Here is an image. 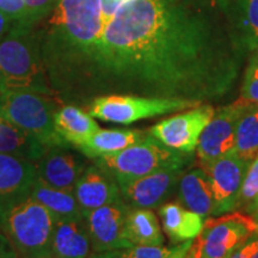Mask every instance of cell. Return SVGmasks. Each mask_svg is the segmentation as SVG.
<instances>
[{
	"mask_svg": "<svg viewBox=\"0 0 258 258\" xmlns=\"http://www.w3.org/2000/svg\"><path fill=\"white\" fill-rule=\"evenodd\" d=\"M191 245L192 240L183 241L171 247L163 245H135L122 250L121 258H186Z\"/></svg>",
	"mask_w": 258,
	"mask_h": 258,
	"instance_id": "cell-26",
	"label": "cell"
},
{
	"mask_svg": "<svg viewBox=\"0 0 258 258\" xmlns=\"http://www.w3.org/2000/svg\"><path fill=\"white\" fill-rule=\"evenodd\" d=\"M241 98L252 104H258V56L251 60L245 72Z\"/></svg>",
	"mask_w": 258,
	"mask_h": 258,
	"instance_id": "cell-29",
	"label": "cell"
},
{
	"mask_svg": "<svg viewBox=\"0 0 258 258\" xmlns=\"http://www.w3.org/2000/svg\"><path fill=\"white\" fill-rule=\"evenodd\" d=\"M159 214L164 231L173 243L192 240L201 233L205 225V218L176 203L164 205L159 209Z\"/></svg>",
	"mask_w": 258,
	"mask_h": 258,
	"instance_id": "cell-21",
	"label": "cell"
},
{
	"mask_svg": "<svg viewBox=\"0 0 258 258\" xmlns=\"http://www.w3.org/2000/svg\"><path fill=\"white\" fill-rule=\"evenodd\" d=\"M54 226L55 218L31 195L0 208V231L19 258L50 252Z\"/></svg>",
	"mask_w": 258,
	"mask_h": 258,
	"instance_id": "cell-4",
	"label": "cell"
},
{
	"mask_svg": "<svg viewBox=\"0 0 258 258\" xmlns=\"http://www.w3.org/2000/svg\"><path fill=\"white\" fill-rule=\"evenodd\" d=\"M36 179V163L0 153V208L30 196Z\"/></svg>",
	"mask_w": 258,
	"mask_h": 258,
	"instance_id": "cell-16",
	"label": "cell"
},
{
	"mask_svg": "<svg viewBox=\"0 0 258 258\" xmlns=\"http://www.w3.org/2000/svg\"><path fill=\"white\" fill-rule=\"evenodd\" d=\"M57 0H24L27 6L28 21L38 24L55 8Z\"/></svg>",
	"mask_w": 258,
	"mask_h": 258,
	"instance_id": "cell-30",
	"label": "cell"
},
{
	"mask_svg": "<svg viewBox=\"0 0 258 258\" xmlns=\"http://www.w3.org/2000/svg\"><path fill=\"white\" fill-rule=\"evenodd\" d=\"M251 217L254 219V221H256L257 225H258V201H257L256 205H254L252 212H251Z\"/></svg>",
	"mask_w": 258,
	"mask_h": 258,
	"instance_id": "cell-38",
	"label": "cell"
},
{
	"mask_svg": "<svg viewBox=\"0 0 258 258\" xmlns=\"http://www.w3.org/2000/svg\"><path fill=\"white\" fill-rule=\"evenodd\" d=\"M12 24H14V21L10 17H8L5 14L0 12V42H2L3 38L5 37V35L8 34L10 29H11Z\"/></svg>",
	"mask_w": 258,
	"mask_h": 258,
	"instance_id": "cell-35",
	"label": "cell"
},
{
	"mask_svg": "<svg viewBox=\"0 0 258 258\" xmlns=\"http://www.w3.org/2000/svg\"><path fill=\"white\" fill-rule=\"evenodd\" d=\"M32 258H55L51 254V252H46V253H42V254H38L36 257H32Z\"/></svg>",
	"mask_w": 258,
	"mask_h": 258,
	"instance_id": "cell-39",
	"label": "cell"
},
{
	"mask_svg": "<svg viewBox=\"0 0 258 258\" xmlns=\"http://www.w3.org/2000/svg\"><path fill=\"white\" fill-rule=\"evenodd\" d=\"M30 195L51 213L55 220L83 218L73 191L56 189L36 179Z\"/></svg>",
	"mask_w": 258,
	"mask_h": 258,
	"instance_id": "cell-23",
	"label": "cell"
},
{
	"mask_svg": "<svg viewBox=\"0 0 258 258\" xmlns=\"http://www.w3.org/2000/svg\"><path fill=\"white\" fill-rule=\"evenodd\" d=\"M257 232L254 219L243 213L207 219L186 258H230Z\"/></svg>",
	"mask_w": 258,
	"mask_h": 258,
	"instance_id": "cell-8",
	"label": "cell"
},
{
	"mask_svg": "<svg viewBox=\"0 0 258 258\" xmlns=\"http://www.w3.org/2000/svg\"><path fill=\"white\" fill-rule=\"evenodd\" d=\"M46 150L47 147L34 135L5 117H0V153L36 163Z\"/></svg>",
	"mask_w": 258,
	"mask_h": 258,
	"instance_id": "cell-20",
	"label": "cell"
},
{
	"mask_svg": "<svg viewBox=\"0 0 258 258\" xmlns=\"http://www.w3.org/2000/svg\"><path fill=\"white\" fill-rule=\"evenodd\" d=\"M211 104H201L158 122L148 131L164 146L180 152L192 153L198 147L203 129L214 115Z\"/></svg>",
	"mask_w": 258,
	"mask_h": 258,
	"instance_id": "cell-10",
	"label": "cell"
},
{
	"mask_svg": "<svg viewBox=\"0 0 258 258\" xmlns=\"http://www.w3.org/2000/svg\"><path fill=\"white\" fill-rule=\"evenodd\" d=\"M235 153L252 161L258 154V104H250L241 116L235 135Z\"/></svg>",
	"mask_w": 258,
	"mask_h": 258,
	"instance_id": "cell-25",
	"label": "cell"
},
{
	"mask_svg": "<svg viewBox=\"0 0 258 258\" xmlns=\"http://www.w3.org/2000/svg\"><path fill=\"white\" fill-rule=\"evenodd\" d=\"M88 166L86 157L74 147L51 146L36 161L37 179L53 188L73 191Z\"/></svg>",
	"mask_w": 258,
	"mask_h": 258,
	"instance_id": "cell-14",
	"label": "cell"
},
{
	"mask_svg": "<svg viewBox=\"0 0 258 258\" xmlns=\"http://www.w3.org/2000/svg\"><path fill=\"white\" fill-rule=\"evenodd\" d=\"M192 153L180 152L164 146L152 135L141 143L108 156L96 158L93 163L110 172L117 182L143 177L173 164L191 163Z\"/></svg>",
	"mask_w": 258,
	"mask_h": 258,
	"instance_id": "cell-6",
	"label": "cell"
},
{
	"mask_svg": "<svg viewBox=\"0 0 258 258\" xmlns=\"http://www.w3.org/2000/svg\"><path fill=\"white\" fill-rule=\"evenodd\" d=\"M244 24L241 41L250 49L258 48V0H241Z\"/></svg>",
	"mask_w": 258,
	"mask_h": 258,
	"instance_id": "cell-27",
	"label": "cell"
},
{
	"mask_svg": "<svg viewBox=\"0 0 258 258\" xmlns=\"http://www.w3.org/2000/svg\"><path fill=\"white\" fill-rule=\"evenodd\" d=\"M258 201V154L251 161L245 173L238 207L251 213Z\"/></svg>",
	"mask_w": 258,
	"mask_h": 258,
	"instance_id": "cell-28",
	"label": "cell"
},
{
	"mask_svg": "<svg viewBox=\"0 0 258 258\" xmlns=\"http://www.w3.org/2000/svg\"><path fill=\"white\" fill-rule=\"evenodd\" d=\"M203 103L185 99L152 98L137 95L110 93L93 98L89 103V114L105 122L131 124L154 116L172 114L200 106Z\"/></svg>",
	"mask_w": 258,
	"mask_h": 258,
	"instance_id": "cell-7",
	"label": "cell"
},
{
	"mask_svg": "<svg viewBox=\"0 0 258 258\" xmlns=\"http://www.w3.org/2000/svg\"><path fill=\"white\" fill-rule=\"evenodd\" d=\"M258 251V232L254 233L246 244H244L239 250H237L230 258H252Z\"/></svg>",
	"mask_w": 258,
	"mask_h": 258,
	"instance_id": "cell-32",
	"label": "cell"
},
{
	"mask_svg": "<svg viewBox=\"0 0 258 258\" xmlns=\"http://www.w3.org/2000/svg\"><path fill=\"white\" fill-rule=\"evenodd\" d=\"M104 25L101 0H57L38 23L48 83L61 104H66Z\"/></svg>",
	"mask_w": 258,
	"mask_h": 258,
	"instance_id": "cell-2",
	"label": "cell"
},
{
	"mask_svg": "<svg viewBox=\"0 0 258 258\" xmlns=\"http://www.w3.org/2000/svg\"><path fill=\"white\" fill-rule=\"evenodd\" d=\"M179 198L189 211L203 218L212 214L214 195L207 173L202 169L185 173L179 180Z\"/></svg>",
	"mask_w": 258,
	"mask_h": 258,
	"instance_id": "cell-22",
	"label": "cell"
},
{
	"mask_svg": "<svg viewBox=\"0 0 258 258\" xmlns=\"http://www.w3.org/2000/svg\"><path fill=\"white\" fill-rule=\"evenodd\" d=\"M0 258H19L14 245L2 231H0Z\"/></svg>",
	"mask_w": 258,
	"mask_h": 258,
	"instance_id": "cell-34",
	"label": "cell"
},
{
	"mask_svg": "<svg viewBox=\"0 0 258 258\" xmlns=\"http://www.w3.org/2000/svg\"><path fill=\"white\" fill-rule=\"evenodd\" d=\"M125 237L133 246L164 243L157 215L148 208L131 207L125 217Z\"/></svg>",
	"mask_w": 258,
	"mask_h": 258,
	"instance_id": "cell-24",
	"label": "cell"
},
{
	"mask_svg": "<svg viewBox=\"0 0 258 258\" xmlns=\"http://www.w3.org/2000/svg\"><path fill=\"white\" fill-rule=\"evenodd\" d=\"M56 133L70 146L77 147L99 129V124L79 105L62 104L54 115Z\"/></svg>",
	"mask_w": 258,
	"mask_h": 258,
	"instance_id": "cell-19",
	"label": "cell"
},
{
	"mask_svg": "<svg viewBox=\"0 0 258 258\" xmlns=\"http://www.w3.org/2000/svg\"><path fill=\"white\" fill-rule=\"evenodd\" d=\"M250 163L231 152L201 166L211 179L214 195L213 215L226 214L238 207L241 185Z\"/></svg>",
	"mask_w": 258,
	"mask_h": 258,
	"instance_id": "cell-11",
	"label": "cell"
},
{
	"mask_svg": "<svg viewBox=\"0 0 258 258\" xmlns=\"http://www.w3.org/2000/svg\"><path fill=\"white\" fill-rule=\"evenodd\" d=\"M173 164L150 175L117 182L121 198L132 208H153L169 198L186 165Z\"/></svg>",
	"mask_w": 258,
	"mask_h": 258,
	"instance_id": "cell-12",
	"label": "cell"
},
{
	"mask_svg": "<svg viewBox=\"0 0 258 258\" xmlns=\"http://www.w3.org/2000/svg\"><path fill=\"white\" fill-rule=\"evenodd\" d=\"M252 258H258V251H257V252H256V253H254V254H253V257H252Z\"/></svg>",
	"mask_w": 258,
	"mask_h": 258,
	"instance_id": "cell-40",
	"label": "cell"
},
{
	"mask_svg": "<svg viewBox=\"0 0 258 258\" xmlns=\"http://www.w3.org/2000/svg\"><path fill=\"white\" fill-rule=\"evenodd\" d=\"M0 82L6 90L54 96L42 57L38 24L14 22L0 42Z\"/></svg>",
	"mask_w": 258,
	"mask_h": 258,
	"instance_id": "cell-3",
	"label": "cell"
},
{
	"mask_svg": "<svg viewBox=\"0 0 258 258\" xmlns=\"http://www.w3.org/2000/svg\"><path fill=\"white\" fill-rule=\"evenodd\" d=\"M252 103L237 99L230 105L222 106L214 112L211 121L200 137L198 158L200 165L211 163L226 154L235 152V135L241 116Z\"/></svg>",
	"mask_w": 258,
	"mask_h": 258,
	"instance_id": "cell-9",
	"label": "cell"
},
{
	"mask_svg": "<svg viewBox=\"0 0 258 258\" xmlns=\"http://www.w3.org/2000/svg\"><path fill=\"white\" fill-rule=\"evenodd\" d=\"M5 95L6 89L0 82V117H4V106H5Z\"/></svg>",
	"mask_w": 258,
	"mask_h": 258,
	"instance_id": "cell-37",
	"label": "cell"
},
{
	"mask_svg": "<svg viewBox=\"0 0 258 258\" xmlns=\"http://www.w3.org/2000/svg\"><path fill=\"white\" fill-rule=\"evenodd\" d=\"M125 2L127 0H101L102 15L103 19H104V24L115 15L117 9Z\"/></svg>",
	"mask_w": 258,
	"mask_h": 258,
	"instance_id": "cell-33",
	"label": "cell"
},
{
	"mask_svg": "<svg viewBox=\"0 0 258 258\" xmlns=\"http://www.w3.org/2000/svg\"><path fill=\"white\" fill-rule=\"evenodd\" d=\"M150 133L140 129H101L93 133L88 140L79 146L74 147L86 158H96L108 156L124 148L141 143Z\"/></svg>",
	"mask_w": 258,
	"mask_h": 258,
	"instance_id": "cell-18",
	"label": "cell"
},
{
	"mask_svg": "<svg viewBox=\"0 0 258 258\" xmlns=\"http://www.w3.org/2000/svg\"><path fill=\"white\" fill-rule=\"evenodd\" d=\"M0 12L5 14L14 22L28 21L24 0H0Z\"/></svg>",
	"mask_w": 258,
	"mask_h": 258,
	"instance_id": "cell-31",
	"label": "cell"
},
{
	"mask_svg": "<svg viewBox=\"0 0 258 258\" xmlns=\"http://www.w3.org/2000/svg\"><path fill=\"white\" fill-rule=\"evenodd\" d=\"M131 207L121 201L95 209L85 217L93 252L125 250L133 245L125 237V217Z\"/></svg>",
	"mask_w": 258,
	"mask_h": 258,
	"instance_id": "cell-13",
	"label": "cell"
},
{
	"mask_svg": "<svg viewBox=\"0 0 258 258\" xmlns=\"http://www.w3.org/2000/svg\"><path fill=\"white\" fill-rule=\"evenodd\" d=\"M122 250H112V251H103V252H92L89 254L88 258H121Z\"/></svg>",
	"mask_w": 258,
	"mask_h": 258,
	"instance_id": "cell-36",
	"label": "cell"
},
{
	"mask_svg": "<svg viewBox=\"0 0 258 258\" xmlns=\"http://www.w3.org/2000/svg\"><path fill=\"white\" fill-rule=\"evenodd\" d=\"M73 194L84 219L95 209L122 200L115 177L95 163L79 177Z\"/></svg>",
	"mask_w": 258,
	"mask_h": 258,
	"instance_id": "cell-15",
	"label": "cell"
},
{
	"mask_svg": "<svg viewBox=\"0 0 258 258\" xmlns=\"http://www.w3.org/2000/svg\"><path fill=\"white\" fill-rule=\"evenodd\" d=\"M91 243L85 219L55 220L50 252L55 258H88Z\"/></svg>",
	"mask_w": 258,
	"mask_h": 258,
	"instance_id": "cell-17",
	"label": "cell"
},
{
	"mask_svg": "<svg viewBox=\"0 0 258 258\" xmlns=\"http://www.w3.org/2000/svg\"><path fill=\"white\" fill-rule=\"evenodd\" d=\"M62 105L54 96L24 90H6L4 117L34 135L47 148L70 146L59 137L54 115Z\"/></svg>",
	"mask_w": 258,
	"mask_h": 258,
	"instance_id": "cell-5",
	"label": "cell"
},
{
	"mask_svg": "<svg viewBox=\"0 0 258 258\" xmlns=\"http://www.w3.org/2000/svg\"><path fill=\"white\" fill-rule=\"evenodd\" d=\"M240 49L226 0H127L105 23L66 104L110 93L217 99L238 78Z\"/></svg>",
	"mask_w": 258,
	"mask_h": 258,
	"instance_id": "cell-1",
	"label": "cell"
}]
</instances>
